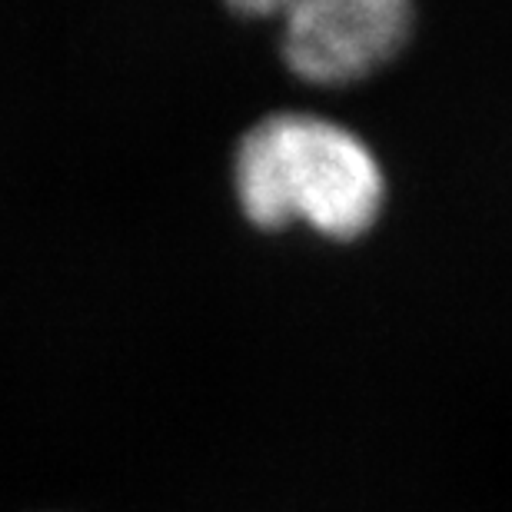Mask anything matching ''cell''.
Returning <instances> with one entry per match:
<instances>
[{
  "label": "cell",
  "mask_w": 512,
  "mask_h": 512,
  "mask_svg": "<svg viewBox=\"0 0 512 512\" xmlns=\"http://www.w3.org/2000/svg\"><path fill=\"white\" fill-rule=\"evenodd\" d=\"M233 200L260 233L306 230L330 243L370 237L383 220L389 180L380 153L340 120L280 110L240 133Z\"/></svg>",
  "instance_id": "6da1fadb"
},
{
  "label": "cell",
  "mask_w": 512,
  "mask_h": 512,
  "mask_svg": "<svg viewBox=\"0 0 512 512\" xmlns=\"http://www.w3.org/2000/svg\"><path fill=\"white\" fill-rule=\"evenodd\" d=\"M413 34L406 0H303L283 10L280 60L303 84L353 87L393 64Z\"/></svg>",
  "instance_id": "7a4b0ae2"
}]
</instances>
